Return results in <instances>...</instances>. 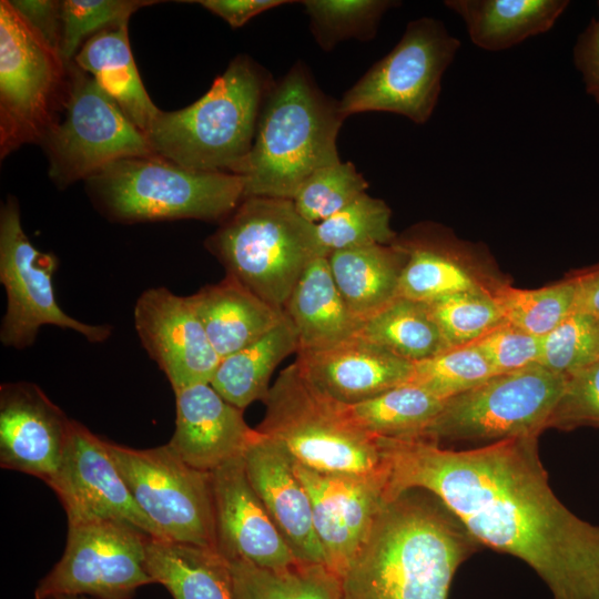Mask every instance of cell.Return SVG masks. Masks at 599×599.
<instances>
[{"label": "cell", "instance_id": "1", "mask_svg": "<svg viewBox=\"0 0 599 599\" xmlns=\"http://www.w3.org/2000/svg\"><path fill=\"white\" fill-rule=\"evenodd\" d=\"M537 441L518 437L453 450L424 438L376 437L385 500L427 491L475 541L524 560L554 599H599V526L556 497Z\"/></svg>", "mask_w": 599, "mask_h": 599}, {"label": "cell", "instance_id": "2", "mask_svg": "<svg viewBox=\"0 0 599 599\" xmlns=\"http://www.w3.org/2000/svg\"><path fill=\"white\" fill-rule=\"evenodd\" d=\"M473 542L437 498L407 490L379 511L362 551L341 579L345 597L447 599Z\"/></svg>", "mask_w": 599, "mask_h": 599}, {"label": "cell", "instance_id": "3", "mask_svg": "<svg viewBox=\"0 0 599 599\" xmlns=\"http://www.w3.org/2000/svg\"><path fill=\"white\" fill-rule=\"evenodd\" d=\"M345 119L308 69L294 64L267 93L252 148L233 171L244 199L293 200L314 171L341 162L336 140Z\"/></svg>", "mask_w": 599, "mask_h": 599}, {"label": "cell", "instance_id": "4", "mask_svg": "<svg viewBox=\"0 0 599 599\" xmlns=\"http://www.w3.org/2000/svg\"><path fill=\"white\" fill-rule=\"evenodd\" d=\"M271 75L251 58H234L191 105L162 111L145 132L156 156L187 169L233 173L248 154Z\"/></svg>", "mask_w": 599, "mask_h": 599}, {"label": "cell", "instance_id": "5", "mask_svg": "<svg viewBox=\"0 0 599 599\" xmlns=\"http://www.w3.org/2000/svg\"><path fill=\"white\" fill-rule=\"evenodd\" d=\"M256 430L288 457L323 474L383 476L376 438L353 418L349 406L316 387L293 362L281 370L262 400Z\"/></svg>", "mask_w": 599, "mask_h": 599}, {"label": "cell", "instance_id": "6", "mask_svg": "<svg viewBox=\"0 0 599 599\" xmlns=\"http://www.w3.org/2000/svg\"><path fill=\"white\" fill-rule=\"evenodd\" d=\"M205 246L227 275L283 311L305 268L322 255L316 224L292 200L274 197L243 199Z\"/></svg>", "mask_w": 599, "mask_h": 599}, {"label": "cell", "instance_id": "7", "mask_svg": "<svg viewBox=\"0 0 599 599\" xmlns=\"http://www.w3.org/2000/svg\"><path fill=\"white\" fill-rule=\"evenodd\" d=\"M87 181L103 213L125 223L223 222L244 199L241 175L192 170L160 156L115 161Z\"/></svg>", "mask_w": 599, "mask_h": 599}, {"label": "cell", "instance_id": "8", "mask_svg": "<svg viewBox=\"0 0 599 599\" xmlns=\"http://www.w3.org/2000/svg\"><path fill=\"white\" fill-rule=\"evenodd\" d=\"M567 378L539 364L494 375L447 400L419 438L495 443L548 428Z\"/></svg>", "mask_w": 599, "mask_h": 599}, {"label": "cell", "instance_id": "9", "mask_svg": "<svg viewBox=\"0 0 599 599\" xmlns=\"http://www.w3.org/2000/svg\"><path fill=\"white\" fill-rule=\"evenodd\" d=\"M68 64L17 12L0 2V154L44 141L64 101Z\"/></svg>", "mask_w": 599, "mask_h": 599}, {"label": "cell", "instance_id": "10", "mask_svg": "<svg viewBox=\"0 0 599 599\" xmlns=\"http://www.w3.org/2000/svg\"><path fill=\"white\" fill-rule=\"evenodd\" d=\"M460 44L440 20L423 17L409 21L397 44L343 94L338 101L342 114L390 112L426 123Z\"/></svg>", "mask_w": 599, "mask_h": 599}, {"label": "cell", "instance_id": "11", "mask_svg": "<svg viewBox=\"0 0 599 599\" xmlns=\"http://www.w3.org/2000/svg\"><path fill=\"white\" fill-rule=\"evenodd\" d=\"M64 118L44 139L50 176L62 185L88 180L123 159L156 156L144 133L94 78L68 63Z\"/></svg>", "mask_w": 599, "mask_h": 599}, {"label": "cell", "instance_id": "12", "mask_svg": "<svg viewBox=\"0 0 599 599\" xmlns=\"http://www.w3.org/2000/svg\"><path fill=\"white\" fill-rule=\"evenodd\" d=\"M106 447L162 539L216 550L211 473L187 465L169 444L134 449L106 441Z\"/></svg>", "mask_w": 599, "mask_h": 599}, {"label": "cell", "instance_id": "13", "mask_svg": "<svg viewBox=\"0 0 599 599\" xmlns=\"http://www.w3.org/2000/svg\"><path fill=\"white\" fill-rule=\"evenodd\" d=\"M58 258L37 250L26 235L18 203L9 199L0 213V282L7 307L0 328L4 346L23 349L34 343L42 326L72 329L90 343L111 335L109 325H91L68 315L58 304L52 277Z\"/></svg>", "mask_w": 599, "mask_h": 599}, {"label": "cell", "instance_id": "14", "mask_svg": "<svg viewBox=\"0 0 599 599\" xmlns=\"http://www.w3.org/2000/svg\"><path fill=\"white\" fill-rule=\"evenodd\" d=\"M149 538L122 522L69 525L64 552L40 580L34 598L130 599L138 588L154 582L146 570Z\"/></svg>", "mask_w": 599, "mask_h": 599}, {"label": "cell", "instance_id": "15", "mask_svg": "<svg viewBox=\"0 0 599 599\" xmlns=\"http://www.w3.org/2000/svg\"><path fill=\"white\" fill-rule=\"evenodd\" d=\"M48 485L67 512L68 526L115 521L162 539L134 500L108 450L106 441L79 422H70L61 464Z\"/></svg>", "mask_w": 599, "mask_h": 599}, {"label": "cell", "instance_id": "16", "mask_svg": "<svg viewBox=\"0 0 599 599\" xmlns=\"http://www.w3.org/2000/svg\"><path fill=\"white\" fill-rule=\"evenodd\" d=\"M292 464L311 499L325 567L341 580L362 551L386 504L385 476L323 474L293 460Z\"/></svg>", "mask_w": 599, "mask_h": 599}, {"label": "cell", "instance_id": "17", "mask_svg": "<svg viewBox=\"0 0 599 599\" xmlns=\"http://www.w3.org/2000/svg\"><path fill=\"white\" fill-rule=\"evenodd\" d=\"M134 325L173 390L211 382L221 358L186 296L166 287L145 290L134 306Z\"/></svg>", "mask_w": 599, "mask_h": 599}, {"label": "cell", "instance_id": "18", "mask_svg": "<svg viewBox=\"0 0 599 599\" xmlns=\"http://www.w3.org/2000/svg\"><path fill=\"white\" fill-rule=\"evenodd\" d=\"M211 477L216 550L223 557L275 571L300 565L252 487L243 455Z\"/></svg>", "mask_w": 599, "mask_h": 599}, {"label": "cell", "instance_id": "19", "mask_svg": "<svg viewBox=\"0 0 599 599\" xmlns=\"http://www.w3.org/2000/svg\"><path fill=\"white\" fill-rule=\"evenodd\" d=\"M71 419L33 383L0 387V465L49 484L61 464Z\"/></svg>", "mask_w": 599, "mask_h": 599}, {"label": "cell", "instance_id": "20", "mask_svg": "<svg viewBox=\"0 0 599 599\" xmlns=\"http://www.w3.org/2000/svg\"><path fill=\"white\" fill-rule=\"evenodd\" d=\"M406 254L397 296L429 303L463 292L495 293L502 283L485 272L483 253L434 224H419L394 241Z\"/></svg>", "mask_w": 599, "mask_h": 599}, {"label": "cell", "instance_id": "21", "mask_svg": "<svg viewBox=\"0 0 599 599\" xmlns=\"http://www.w3.org/2000/svg\"><path fill=\"white\" fill-rule=\"evenodd\" d=\"M243 459L252 487L296 560L325 567L311 499L288 455L258 432L245 448Z\"/></svg>", "mask_w": 599, "mask_h": 599}, {"label": "cell", "instance_id": "22", "mask_svg": "<svg viewBox=\"0 0 599 599\" xmlns=\"http://www.w3.org/2000/svg\"><path fill=\"white\" fill-rule=\"evenodd\" d=\"M175 430L169 446L187 465L213 471L242 456L258 432L243 417V409L225 400L210 383L174 390Z\"/></svg>", "mask_w": 599, "mask_h": 599}, {"label": "cell", "instance_id": "23", "mask_svg": "<svg viewBox=\"0 0 599 599\" xmlns=\"http://www.w3.org/2000/svg\"><path fill=\"white\" fill-rule=\"evenodd\" d=\"M309 380L333 399L352 406L409 383L414 364L357 334L337 345L296 353Z\"/></svg>", "mask_w": 599, "mask_h": 599}, {"label": "cell", "instance_id": "24", "mask_svg": "<svg viewBox=\"0 0 599 599\" xmlns=\"http://www.w3.org/2000/svg\"><path fill=\"white\" fill-rule=\"evenodd\" d=\"M186 297L220 358L254 343L286 315L227 274Z\"/></svg>", "mask_w": 599, "mask_h": 599}, {"label": "cell", "instance_id": "25", "mask_svg": "<svg viewBox=\"0 0 599 599\" xmlns=\"http://www.w3.org/2000/svg\"><path fill=\"white\" fill-rule=\"evenodd\" d=\"M284 312L298 339V352L323 349L356 336L361 323L346 306L327 256H316L294 286Z\"/></svg>", "mask_w": 599, "mask_h": 599}, {"label": "cell", "instance_id": "26", "mask_svg": "<svg viewBox=\"0 0 599 599\" xmlns=\"http://www.w3.org/2000/svg\"><path fill=\"white\" fill-rule=\"evenodd\" d=\"M459 16L471 42L502 51L548 32L569 6L567 0H446Z\"/></svg>", "mask_w": 599, "mask_h": 599}, {"label": "cell", "instance_id": "27", "mask_svg": "<svg viewBox=\"0 0 599 599\" xmlns=\"http://www.w3.org/2000/svg\"><path fill=\"white\" fill-rule=\"evenodd\" d=\"M327 260L346 306L361 325L397 297L406 254L395 242L336 251Z\"/></svg>", "mask_w": 599, "mask_h": 599}, {"label": "cell", "instance_id": "28", "mask_svg": "<svg viewBox=\"0 0 599 599\" xmlns=\"http://www.w3.org/2000/svg\"><path fill=\"white\" fill-rule=\"evenodd\" d=\"M146 570L174 599H236L230 561L212 548L150 537Z\"/></svg>", "mask_w": 599, "mask_h": 599}, {"label": "cell", "instance_id": "29", "mask_svg": "<svg viewBox=\"0 0 599 599\" xmlns=\"http://www.w3.org/2000/svg\"><path fill=\"white\" fill-rule=\"evenodd\" d=\"M144 134L158 109L143 87L130 48L128 24L91 37L74 57Z\"/></svg>", "mask_w": 599, "mask_h": 599}, {"label": "cell", "instance_id": "30", "mask_svg": "<svg viewBox=\"0 0 599 599\" xmlns=\"http://www.w3.org/2000/svg\"><path fill=\"white\" fill-rule=\"evenodd\" d=\"M297 351L296 331L285 315L261 338L221 358L210 384L230 404L244 409L265 398L274 369Z\"/></svg>", "mask_w": 599, "mask_h": 599}, {"label": "cell", "instance_id": "31", "mask_svg": "<svg viewBox=\"0 0 599 599\" xmlns=\"http://www.w3.org/2000/svg\"><path fill=\"white\" fill-rule=\"evenodd\" d=\"M358 334L413 364L447 349L426 303L399 296L364 321Z\"/></svg>", "mask_w": 599, "mask_h": 599}, {"label": "cell", "instance_id": "32", "mask_svg": "<svg viewBox=\"0 0 599 599\" xmlns=\"http://www.w3.org/2000/svg\"><path fill=\"white\" fill-rule=\"evenodd\" d=\"M445 400L406 383L349 406L356 423L373 437L419 438L440 413Z\"/></svg>", "mask_w": 599, "mask_h": 599}, {"label": "cell", "instance_id": "33", "mask_svg": "<svg viewBox=\"0 0 599 599\" xmlns=\"http://www.w3.org/2000/svg\"><path fill=\"white\" fill-rule=\"evenodd\" d=\"M236 599H346L341 580L323 566L285 570L230 561Z\"/></svg>", "mask_w": 599, "mask_h": 599}, {"label": "cell", "instance_id": "34", "mask_svg": "<svg viewBox=\"0 0 599 599\" xmlns=\"http://www.w3.org/2000/svg\"><path fill=\"white\" fill-rule=\"evenodd\" d=\"M506 322L544 337L576 311V276L536 290H520L501 283L495 292Z\"/></svg>", "mask_w": 599, "mask_h": 599}, {"label": "cell", "instance_id": "35", "mask_svg": "<svg viewBox=\"0 0 599 599\" xmlns=\"http://www.w3.org/2000/svg\"><path fill=\"white\" fill-rule=\"evenodd\" d=\"M392 211L380 199L366 192L316 224L321 253L328 256L342 250L374 244H392L397 234L390 226Z\"/></svg>", "mask_w": 599, "mask_h": 599}, {"label": "cell", "instance_id": "36", "mask_svg": "<svg viewBox=\"0 0 599 599\" xmlns=\"http://www.w3.org/2000/svg\"><path fill=\"white\" fill-rule=\"evenodd\" d=\"M316 42L325 51L347 39L370 40L383 14L398 4L390 0H305Z\"/></svg>", "mask_w": 599, "mask_h": 599}, {"label": "cell", "instance_id": "37", "mask_svg": "<svg viewBox=\"0 0 599 599\" xmlns=\"http://www.w3.org/2000/svg\"><path fill=\"white\" fill-rule=\"evenodd\" d=\"M447 348L473 344L505 322L495 293L463 292L426 303Z\"/></svg>", "mask_w": 599, "mask_h": 599}, {"label": "cell", "instance_id": "38", "mask_svg": "<svg viewBox=\"0 0 599 599\" xmlns=\"http://www.w3.org/2000/svg\"><path fill=\"white\" fill-rule=\"evenodd\" d=\"M494 372L480 351L471 344L447 348L414 364L410 383L443 400L465 393L491 376Z\"/></svg>", "mask_w": 599, "mask_h": 599}, {"label": "cell", "instance_id": "39", "mask_svg": "<svg viewBox=\"0 0 599 599\" xmlns=\"http://www.w3.org/2000/svg\"><path fill=\"white\" fill-rule=\"evenodd\" d=\"M368 182L352 162H338L314 171L293 197L296 211L318 224L365 193Z\"/></svg>", "mask_w": 599, "mask_h": 599}, {"label": "cell", "instance_id": "40", "mask_svg": "<svg viewBox=\"0 0 599 599\" xmlns=\"http://www.w3.org/2000/svg\"><path fill=\"white\" fill-rule=\"evenodd\" d=\"M539 365L566 378L599 362V319L573 311L541 337Z\"/></svg>", "mask_w": 599, "mask_h": 599}, {"label": "cell", "instance_id": "41", "mask_svg": "<svg viewBox=\"0 0 599 599\" xmlns=\"http://www.w3.org/2000/svg\"><path fill=\"white\" fill-rule=\"evenodd\" d=\"M158 3L149 0H65L61 2V57L70 63L82 40L110 28L128 24L133 12Z\"/></svg>", "mask_w": 599, "mask_h": 599}, {"label": "cell", "instance_id": "42", "mask_svg": "<svg viewBox=\"0 0 599 599\" xmlns=\"http://www.w3.org/2000/svg\"><path fill=\"white\" fill-rule=\"evenodd\" d=\"M471 345L480 351L494 374L498 375L538 364L542 338L505 321Z\"/></svg>", "mask_w": 599, "mask_h": 599}, {"label": "cell", "instance_id": "43", "mask_svg": "<svg viewBox=\"0 0 599 599\" xmlns=\"http://www.w3.org/2000/svg\"><path fill=\"white\" fill-rule=\"evenodd\" d=\"M599 426V362L569 376L548 427Z\"/></svg>", "mask_w": 599, "mask_h": 599}, {"label": "cell", "instance_id": "44", "mask_svg": "<svg viewBox=\"0 0 599 599\" xmlns=\"http://www.w3.org/2000/svg\"><path fill=\"white\" fill-rule=\"evenodd\" d=\"M10 3L52 49L58 52L61 51V2L51 0H18L10 1Z\"/></svg>", "mask_w": 599, "mask_h": 599}, {"label": "cell", "instance_id": "45", "mask_svg": "<svg viewBox=\"0 0 599 599\" xmlns=\"http://www.w3.org/2000/svg\"><path fill=\"white\" fill-rule=\"evenodd\" d=\"M573 62L582 74L586 92L599 105V20H591L578 35Z\"/></svg>", "mask_w": 599, "mask_h": 599}, {"label": "cell", "instance_id": "46", "mask_svg": "<svg viewBox=\"0 0 599 599\" xmlns=\"http://www.w3.org/2000/svg\"><path fill=\"white\" fill-rule=\"evenodd\" d=\"M209 11L224 19L231 27L244 26L253 17L292 1L286 0H196Z\"/></svg>", "mask_w": 599, "mask_h": 599}, {"label": "cell", "instance_id": "47", "mask_svg": "<svg viewBox=\"0 0 599 599\" xmlns=\"http://www.w3.org/2000/svg\"><path fill=\"white\" fill-rule=\"evenodd\" d=\"M576 311L587 313L599 319V267L576 276Z\"/></svg>", "mask_w": 599, "mask_h": 599}, {"label": "cell", "instance_id": "48", "mask_svg": "<svg viewBox=\"0 0 599 599\" xmlns=\"http://www.w3.org/2000/svg\"><path fill=\"white\" fill-rule=\"evenodd\" d=\"M53 599H93L87 596H60Z\"/></svg>", "mask_w": 599, "mask_h": 599}, {"label": "cell", "instance_id": "49", "mask_svg": "<svg viewBox=\"0 0 599 599\" xmlns=\"http://www.w3.org/2000/svg\"><path fill=\"white\" fill-rule=\"evenodd\" d=\"M598 7H599V2H598Z\"/></svg>", "mask_w": 599, "mask_h": 599}]
</instances>
